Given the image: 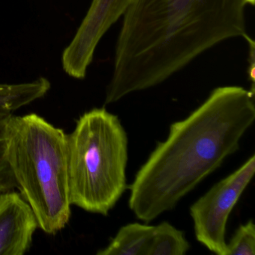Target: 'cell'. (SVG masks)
<instances>
[{
  "mask_svg": "<svg viewBox=\"0 0 255 255\" xmlns=\"http://www.w3.org/2000/svg\"><path fill=\"white\" fill-rule=\"evenodd\" d=\"M247 5L246 0H132L105 102L159 86L212 47L244 38Z\"/></svg>",
  "mask_w": 255,
  "mask_h": 255,
  "instance_id": "1",
  "label": "cell"
},
{
  "mask_svg": "<svg viewBox=\"0 0 255 255\" xmlns=\"http://www.w3.org/2000/svg\"><path fill=\"white\" fill-rule=\"evenodd\" d=\"M255 92L216 88L183 120L171 125L129 186V207L150 223L214 172L240 147L255 120Z\"/></svg>",
  "mask_w": 255,
  "mask_h": 255,
  "instance_id": "2",
  "label": "cell"
},
{
  "mask_svg": "<svg viewBox=\"0 0 255 255\" xmlns=\"http://www.w3.org/2000/svg\"><path fill=\"white\" fill-rule=\"evenodd\" d=\"M5 158L38 228L57 234L71 216L68 135L35 114L5 119Z\"/></svg>",
  "mask_w": 255,
  "mask_h": 255,
  "instance_id": "3",
  "label": "cell"
},
{
  "mask_svg": "<svg viewBox=\"0 0 255 255\" xmlns=\"http://www.w3.org/2000/svg\"><path fill=\"white\" fill-rule=\"evenodd\" d=\"M72 206L107 216L127 189L128 138L119 117L105 108L86 112L68 135Z\"/></svg>",
  "mask_w": 255,
  "mask_h": 255,
  "instance_id": "4",
  "label": "cell"
},
{
  "mask_svg": "<svg viewBox=\"0 0 255 255\" xmlns=\"http://www.w3.org/2000/svg\"><path fill=\"white\" fill-rule=\"evenodd\" d=\"M255 171V155L214 185L189 209L197 240L218 255H228L227 222Z\"/></svg>",
  "mask_w": 255,
  "mask_h": 255,
  "instance_id": "5",
  "label": "cell"
},
{
  "mask_svg": "<svg viewBox=\"0 0 255 255\" xmlns=\"http://www.w3.org/2000/svg\"><path fill=\"white\" fill-rule=\"evenodd\" d=\"M132 0H92L74 38L62 53L64 71L83 80L103 37L125 14Z\"/></svg>",
  "mask_w": 255,
  "mask_h": 255,
  "instance_id": "6",
  "label": "cell"
},
{
  "mask_svg": "<svg viewBox=\"0 0 255 255\" xmlns=\"http://www.w3.org/2000/svg\"><path fill=\"white\" fill-rule=\"evenodd\" d=\"M36 216L20 192H0V255H23L38 229Z\"/></svg>",
  "mask_w": 255,
  "mask_h": 255,
  "instance_id": "7",
  "label": "cell"
},
{
  "mask_svg": "<svg viewBox=\"0 0 255 255\" xmlns=\"http://www.w3.org/2000/svg\"><path fill=\"white\" fill-rule=\"evenodd\" d=\"M50 88V82L44 77L17 84L0 83V119L44 98Z\"/></svg>",
  "mask_w": 255,
  "mask_h": 255,
  "instance_id": "8",
  "label": "cell"
},
{
  "mask_svg": "<svg viewBox=\"0 0 255 255\" xmlns=\"http://www.w3.org/2000/svg\"><path fill=\"white\" fill-rule=\"evenodd\" d=\"M154 226L128 224L122 227L110 244L98 251V255H147Z\"/></svg>",
  "mask_w": 255,
  "mask_h": 255,
  "instance_id": "9",
  "label": "cell"
},
{
  "mask_svg": "<svg viewBox=\"0 0 255 255\" xmlns=\"http://www.w3.org/2000/svg\"><path fill=\"white\" fill-rule=\"evenodd\" d=\"M190 245L184 233L168 222L154 226L147 255H183Z\"/></svg>",
  "mask_w": 255,
  "mask_h": 255,
  "instance_id": "10",
  "label": "cell"
},
{
  "mask_svg": "<svg viewBox=\"0 0 255 255\" xmlns=\"http://www.w3.org/2000/svg\"><path fill=\"white\" fill-rule=\"evenodd\" d=\"M228 255H255V225L252 220L240 225L227 243Z\"/></svg>",
  "mask_w": 255,
  "mask_h": 255,
  "instance_id": "11",
  "label": "cell"
},
{
  "mask_svg": "<svg viewBox=\"0 0 255 255\" xmlns=\"http://www.w3.org/2000/svg\"><path fill=\"white\" fill-rule=\"evenodd\" d=\"M6 118L0 119V192L17 189V183L5 158V119Z\"/></svg>",
  "mask_w": 255,
  "mask_h": 255,
  "instance_id": "12",
  "label": "cell"
},
{
  "mask_svg": "<svg viewBox=\"0 0 255 255\" xmlns=\"http://www.w3.org/2000/svg\"><path fill=\"white\" fill-rule=\"evenodd\" d=\"M245 39L247 41L249 46V68H248V75L249 79L252 82V90L255 91V44L254 40L249 36L246 35Z\"/></svg>",
  "mask_w": 255,
  "mask_h": 255,
  "instance_id": "13",
  "label": "cell"
},
{
  "mask_svg": "<svg viewBox=\"0 0 255 255\" xmlns=\"http://www.w3.org/2000/svg\"><path fill=\"white\" fill-rule=\"evenodd\" d=\"M246 2H247L248 5L253 6L255 5V0H246Z\"/></svg>",
  "mask_w": 255,
  "mask_h": 255,
  "instance_id": "14",
  "label": "cell"
}]
</instances>
